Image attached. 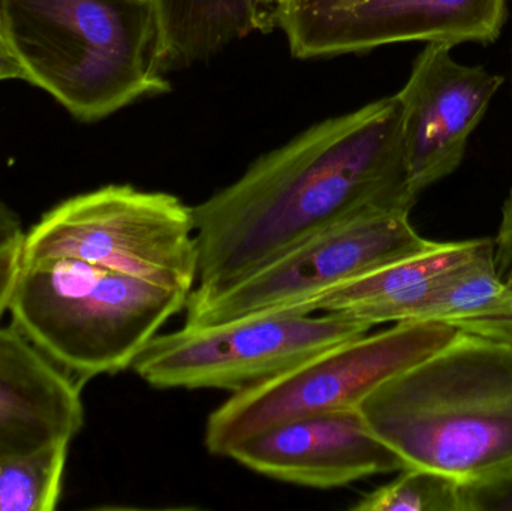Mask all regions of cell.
Returning <instances> with one entry per match:
<instances>
[{
  "instance_id": "1",
  "label": "cell",
  "mask_w": 512,
  "mask_h": 511,
  "mask_svg": "<svg viewBox=\"0 0 512 511\" xmlns=\"http://www.w3.org/2000/svg\"><path fill=\"white\" fill-rule=\"evenodd\" d=\"M397 95L331 117L192 207L197 287L231 284L307 237L373 210H409Z\"/></svg>"
},
{
  "instance_id": "2",
  "label": "cell",
  "mask_w": 512,
  "mask_h": 511,
  "mask_svg": "<svg viewBox=\"0 0 512 511\" xmlns=\"http://www.w3.org/2000/svg\"><path fill=\"white\" fill-rule=\"evenodd\" d=\"M358 410L406 467L462 483L504 470L512 464V339L462 330Z\"/></svg>"
},
{
  "instance_id": "3",
  "label": "cell",
  "mask_w": 512,
  "mask_h": 511,
  "mask_svg": "<svg viewBox=\"0 0 512 511\" xmlns=\"http://www.w3.org/2000/svg\"><path fill=\"white\" fill-rule=\"evenodd\" d=\"M24 71L83 122L171 90L155 0H0Z\"/></svg>"
},
{
  "instance_id": "4",
  "label": "cell",
  "mask_w": 512,
  "mask_h": 511,
  "mask_svg": "<svg viewBox=\"0 0 512 511\" xmlns=\"http://www.w3.org/2000/svg\"><path fill=\"white\" fill-rule=\"evenodd\" d=\"M188 293L74 258L21 260L12 326L83 384L131 368Z\"/></svg>"
},
{
  "instance_id": "5",
  "label": "cell",
  "mask_w": 512,
  "mask_h": 511,
  "mask_svg": "<svg viewBox=\"0 0 512 511\" xmlns=\"http://www.w3.org/2000/svg\"><path fill=\"white\" fill-rule=\"evenodd\" d=\"M51 257L191 294L198 276L194 213L167 192L104 186L63 201L24 234L21 260Z\"/></svg>"
},
{
  "instance_id": "6",
  "label": "cell",
  "mask_w": 512,
  "mask_h": 511,
  "mask_svg": "<svg viewBox=\"0 0 512 511\" xmlns=\"http://www.w3.org/2000/svg\"><path fill=\"white\" fill-rule=\"evenodd\" d=\"M460 332L450 324L409 321L334 345L265 383L233 393L207 420L206 449L227 458L231 447L271 426L358 408L376 387L447 347Z\"/></svg>"
},
{
  "instance_id": "7",
  "label": "cell",
  "mask_w": 512,
  "mask_h": 511,
  "mask_svg": "<svg viewBox=\"0 0 512 511\" xmlns=\"http://www.w3.org/2000/svg\"><path fill=\"white\" fill-rule=\"evenodd\" d=\"M339 314L268 312L158 333L131 369L155 389L243 392L372 330Z\"/></svg>"
},
{
  "instance_id": "8",
  "label": "cell",
  "mask_w": 512,
  "mask_h": 511,
  "mask_svg": "<svg viewBox=\"0 0 512 511\" xmlns=\"http://www.w3.org/2000/svg\"><path fill=\"white\" fill-rule=\"evenodd\" d=\"M409 210H373L337 222L249 275L215 288L195 287L185 326L200 327L291 308L432 245Z\"/></svg>"
},
{
  "instance_id": "9",
  "label": "cell",
  "mask_w": 512,
  "mask_h": 511,
  "mask_svg": "<svg viewBox=\"0 0 512 511\" xmlns=\"http://www.w3.org/2000/svg\"><path fill=\"white\" fill-rule=\"evenodd\" d=\"M508 0H277L276 23L297 59H330L385 45L456 47L496 41Z\"/></svg>"
},
{
  "instance_id": "10",
  "label": "cell",
  "mask_w": 512,
  "mask_h": 511,
  "mask_svg": "<svg viewBox=\"0 0 512 511\" xmlns=\"http://www.w3.org/2000/svg\"><path fill=\"white\" fill-rule=\"evenodd\" d=\"M451 50L427 44L396 93L409 188L417 198L462 165L472 134L504 84L484 66L457 62Z\"/></svg>"
},
{
  "instance_id": "11",
  "label": "cell",
  "mask_w": 512,
  "mask_h": 511,
  "mask_svg": "<svg viewBox=\"0 0 512 511\" xmlns=\"http://www.w3.org/2000/svg\"><path fill=\"white\" fill-rule=\"evenodd\" d=\"M227 458L270 479L313 489L343 488L406 468L358 408L271 426L231 447Z\"/></svg>"
},
{
  "instance_id": "12",
  "label": "cell",
  "mask_w": 512,
  "mask_h": 511,
  "mask_svg": "<svg viewBox=\"0 0 512 511\" xmlns=\"http://www.w3.org/2000/svg\"><path fill=\"white\" fill-rule=\"evenodd\" d=\"M81 389L14 326L0 327V459L71 443L84 425Z\"/></svg>"
},
{
  "instance_id": "13",
  "label": "cell",
  "mask_w": 512,
  "mask_h": 511,
  "mask_svg": "<svg viewBox=\"0 0 512 511\" xmlns=\"http://www.w3.org/2000/svg\"><path fill=\"white\" fill-rule=\"evenodd\" d=\"M489 240L484 237L462 242H433L418 254L379 267L280 311L345 315L372 327L426 321L429 306L439 291L480 254Z\"/></svg>"
},
{
  "instance_id": "14",
  "label": "cell",
  "mask_w": 512,
  "mask_h": 511,
  "mask_svg": "<svg viewBox=\"0 0 512 511\" xmlns=\"http://www.w3.org/2000/svg\"><path fill=\"white\" fill-rule=\"evenodd\" d=\"M167 72L218 56L252 33L276 29L277 0H155Z\"/></svg>"
},
{
  "instance_id": "15",
  "label": "cell",
  "mask_w": 512,
  "mask_h": 511,
  "mask_svg": "<svg viewBox=\"0 0 512 511\" xmlns=\"http://www.w3.org/2000/svg\"><path fill=\"white\" fill-rule=\"evenodd\" d=\"M69 441L0 459V511H53L62 494Z\"/></svg>"
},
{
  "instance_id": "16",
  "label": "cell",
  "mask_w": 512,
  "mask_h": 511,
  "mask_svg": "<svg viewBox=\"0 0 512 511\" xmlns=\"http://www.w3.org/2000/svg\"><path fill=\"white\" fill-rule=\"evenodd\" d=\"M462 482L429 470L406 467L399 476L352 504L354 511H463Z\"/></svg>"
},
{
  "instance_id": "17",
  "label": "cell",
  "mask_w": 512,
  "mask_h": 511,
  "mask_svg": "<svg viewBox=\"0 0 512 511\" xmlns=\"http://www.w3.org/2000/svg\"><path fill=\"white\" fill-rule=\"evenodd\" d=\"M463 511H512V464L462 485Z\"/></svg>"
},
{
  "instance_id": "18",
  "label": "cell",
  "mask_w": 512,
  "mask_h": 511,
  "mask_svg": "<svg viewBox=\"0 0 512 511\" xmlns=\"http://www.w3.org/2000/svg\"><path fill=\"white\" fill-rule=\"evenodd\" d=\"M493 252L499 275L512 288V188L502 204L501 222L493 239Z\"/></svg>"
},
{
  "instance_id": "19",
  "label": "cell",
  "mask_w": 512,
  "mask_h": 511,
  "mask_svg": "<svg viewBox=\"0 0 512 511\" xmlns=\"http://www.w3.org/2000/svg\"><path fill=\"white\" fill-rule=\"evenodd\" d=\"M21 245L23 242L0 248V320L8 311L12 288L20 270Z\"/></svg>"
},
{
  "instance_id": "20",
  "label": "cell",
  "mask_w": 512,
  "mask_h": 511,
  "mask_svg": "<svg viewBox=\"0 0 512 511\" xmlns=\"http://www.w3.org/2000/svg\"><path fill=\"white\" fill-rule=\"evenodd\" d=\"M24 234L17 213L0 201V248L23 242Z\"/></svg>"
},
{
  "instance_id": "21",
  "label": "cell",
  "mask_w": 512,
  "mask_h": 511,
  "mask_svg": "<svg viewBox=\"0 0 512 511\" xmlns=\"http://www.w3.org/2000/svg\"><path fill=\"white\" fill-rule=\"evenodd\" d=\"M5 80H24V71L12 53L0 24V81Z\"/></svg>"
},
{
  "instance_id": "22",
  "label": "cell",
  "mask_w": 512,
  "mask_h": 511,
  "mask_svg": "<svg viewBox=\"0 0 512 511\" xmlns=\"http://www.w3.org/2000/svg\"><path fill=\"white\" fill-rule=\"evenodd\" d=\"M499 336V335H498ZM504 338L512 339V332L508 333V335H504Z\"/></svg>"
}]
</instances>
